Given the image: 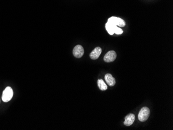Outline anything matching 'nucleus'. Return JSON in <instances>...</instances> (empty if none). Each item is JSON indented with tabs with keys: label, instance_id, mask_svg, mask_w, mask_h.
<instances>
[{
	"label": "nucleus",
	"instance_id": "f257e3e1",
	"mask_svg": "<svg viewBox=\"0 0 173 130\" xmlns=\"http://www.w3.org/2000/svg\"><path fill=\"white\" fill-rule=\"evenodd\" d=\"M13 90L11 87H8L3 92L2 100L4 102H8L11 100L13 97Z\"/></svg>",
	"mask_w": 173,
	"mask_h": 130
},
{
	"label": "nucleus",
	"instance_id": "f03ea898",
	"mask_svg": "<svg viewBox=\"0 0 173 130\" xmlns=\"http://www.w3.org/2000/svg\"><path fill=\"white\" fill-rule=\"evenodd\" d=\"M150 116V109L147 107H144L140 109L138 114V119L141 122L146 121Z\"/></svg>",
	"mask_w": 173,
	"mask_h": 130
},
{
	"label": "nucleus",
	"instance_id": "7ed1b4c3",
	"mask_svg": "<svg viewBox=\"0 0 173 130\" xmlns=\"http://www.w3.org/2000/svg\"><path fill=\"white\" fill-rule=\"evenodd\" d=\"M107 22H111L116 26L120 27H124L125 26V22L122 19L116 17H112L108 19Z\"/></svg>",
	"mask_w": 173,
	"mask_h": 130
},
{
	"label": "nucleus",
	"instance_id": "20e7f679",
	"mask_svg": "<svg viewBox=\"0 0 173 130\" xmlns=\"http://www.w3.org/2000/svg\"><path fill=\"white\" fill-rule=\"evenodd\" d=\"M117 54L114 50L109 51L104 57V60L107 63L112 62L116 59Z\"/></svg>",
	"mask_w": 173,
	"mask_h": 130
},
{
	"label": "nucleus",
	"instance_id": "39448f33",
	"mask_svg": "<svg viewBox=\"0 0 173 130\" xmlns=\"http://www.w3.org/2000/svg\"><path fill=\"white\" fill-rule=\"evenodd\" d=\"M73 53L74 57L77 58H80L83 57V55L84 54V49L83 46H81L80 45H78L76 46L73 49Z\"/></svg>",
	"mask_w": 173,
	"mask_h": 130
},
{
	"label": "nucleus",
	"instance_id": "423d86ee",
	"mask_svg": "<svg viewBox=\"0 0 173 130\" xmlns=\"http://www.w3.org/2000/svg\"><path fill=\"white\" fill-rule=\"evenodd\" d=\"M101 48L97 47L94 49L90 54V57L92 60H96L99 58V55L101 54Z\"/></svg>",
	"mask_w": 173,
	"mask_h": 130
},
{
	"label": "nucleus",
	"instance_id": "0eeeda50",
	"mask_svg": "<svg viewBox=\"0 0 173 130\" xmlns=\"http://www.w3.org/2000/svg\"><path fill=\"white\" fill-rule=\"evenodd\" d=\"M135 119V116L133 114L127 115L125 117V121H124V125L126 126H130L134 123Z\"/></svg>",
	"mask_w": 173,
	"mask_h": 130
},
{
	"label": "nucleus",
	"instance_id": "6e6552de",
	"mask_svg": "<svg viewBox=\"0 0 173 130\" xmlns=\"http://www.w3.org/2000/svg\"><path fill=\"white\" fill-rule=\"evenodd\" d=\"M105 79L109 86H114L116 84V80L111 74H107L105 76Z\"/></svg>",
	"mask_w": 173,
	"mask_h": 130
},
{
	"label": "nucleus",
	"instance_id": "1a4fd4ad",
	"mask_svg": "<svg viewBox=\"0 0 173 130\" xmlns=\"http://www.w3.org/2000/svg\"><path fill=\"white\" fill-rule=\"evenodd\" d=\"M115 26H116V25L112 24L111 22H107V23L106 24L105 28H106L107 31L108 32V33L110 35H113L114 34V28Z\"/></svg>",
	"mask_w": 173,
	"mask_h": 130
},
{
	"label": "nucleus",
	"instance_id": "9d476101",
	"mask_svg": "<svg viewBox=\"0 0 173 130\" xmlns=\"http://www.w3.org/2000/svg\"><path fill=\"white\" fill-rule=\"evenodd\" d=\"M98 84L99 89L102 91H105V90H107V85L104 83L103 79H98Z\"/></svg>",
	"mask_w": 173,
	"mask_h": 130
},
{
	"label": "nucleus",
	"instance_id": "9b49d317",
	"mask_svg": "<svg viewBox=\"0 0 173 130\" xmlns=\"http://www.w3.org/2000/svg\"><path fill=\"white\" fill-rule=\"evenodd\" d=\"M114 32L116 33V34H121L124 32V31L121 29L118 28V26H115L114 29Z\"/></svg>",
	"mask_w": 173,
	"mask_h": 130
}]
</instances>
